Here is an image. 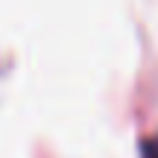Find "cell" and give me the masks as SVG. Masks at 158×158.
<instances>
[{
  "mask_svg": "<svg viewBox=\"0 0 158 158\" xmlns=\"http://www.w3.org/2000/svg\"><path fill=\"white\" fill-rule=\"evenodd\" d=\"M141 158H158V135L141 143Z\"/></svg>",
  "mask_w": 158,
  "mask_h": 158,
  "instance_id": "1",
  "label": "cell"
}]
</instances>
